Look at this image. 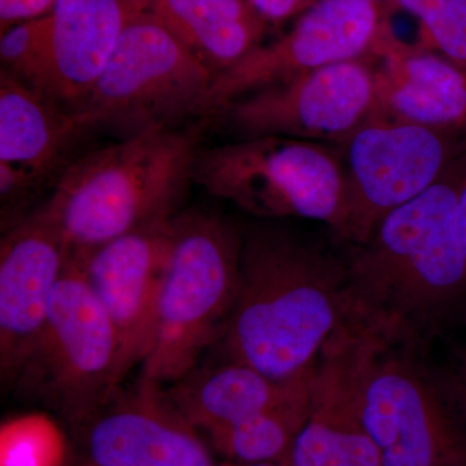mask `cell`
<instances>
[{
	"label": "cell",
	"mask_w": 466,
	"mask_h": 466,
	"mask_svg": "<svg viewBox=\"0 0 466 466\" xmlns=\"http://www.w3.org/2000/svg\"><path fill=\"white\" fill-rule=\"evenodd\" d=\"M64 429L45 412L8 417L0 425V466H70Z\"/></svg>",
	"instance_id": "obj_22"
},
{
	"label": "cell",
	"mask_w": 466,
	"mask_h": 466,
	"mask_svg": "<svg viewBox=\"0 0 466 466\" xmlns=\"http://www.w3.org/2000/svg\"><path fill=\"white\" fill-rule=\"evenodd\" d=\"M376 113L443 133L466 134V72L437 52L400 41L391 25L373 55Z\"/></svg>",
	"instance_id": "obj_16"
},
{
	"label": "cell",
	"mask_w": 466,
	"mask_h": 466,
	"mask_svg": "<svg viewBox=\"0 0 466 466\" xmlns=\"http://www.w3.org/2000/svg\"><path fill=\"white\" fill-rule=\"evenodd\" d=\"M354 334L341 327L314 368L308 421L285 466H382L359 412Z\"/></svg>",
	"instance_id": "obj_15"
},
{
	"label": "cell",
	"mask_w": 466,
	"mask_h": 466,
	"mask_svg": "<svg viewBox=\"0 0 466 466\" xmlns=\"http://www.w3.org/2000/svg\"><path fill=\"white\" fill-rule=\"evenodd\" d=\"M147 11L214 78L262 45L269 26L249 0H150Z\"/></svg>",
	"instance_id": "obj_20"
},
{
	"label": "cell",
	"mask_w": 466,
	"mask_h": 466,
	"mask_svg": "<svg viewBox=\"0 0 466 466\" xmlns=\"http://www.w3.org/2000/svg\"><path fill=\"white\" fill-rule=\"evenodd\" d=\"M57 0H0L2 33L23 21L50 15Z\"/></svg>",
	"instance_id": "obj_26"
},
{
	"label": "cell",
	"mask_w": 466,
	"mask_h": 466,
	"mask_svg": "<svg viewBox=\"0 0 466 466\" xmlns=\"http://www.w3.org/2000/svg\"><path fill=\"white\" fill-rule=\"evenodd\" d=\"M312 377L308 385L283 403L207 435L211 450L223 461L236 464L287 465L294 441L308 421Z\"/></svg>",
	"instance_id": "obj_21"
},
{
	"label": "cell",
	"mask_w": 466,
	"mask_h": 466,
	"mask_svg": "<svg viewBox=\"0 0 466 466\" xmlns=\"http://www.w3.org/2000/svg\"><path fill=\"white\" fill-rule=\"evenodd\" d=\"M150 0H57L51 12L48 97L76 110L103 75L119 39Z\"/></svg>",
	"instance_id": "obj_18"
},
{
	"label": "cell",
	"mask_w": 466,
	"mask_h": 466,
	"mask_svg": "<svg viewBox=\"0 0 466 466\" xmlns=\"http://www.w3.org/2000/svg\"><path fill=\"white\" fill-rule=\"evenodd\" d=\"M350 332L359 412L382 466H466L465 425L415 352Z\"/></svg>",
	"instance_id": "obj_7"
},
{
	"label": "cell",
	"mask_w": 466,
	"mask_h": 466,
	"mask_svg": "<svg viewBox=\"0 0 466 466\" xmlns=\"http://www.w3.org/2000/svg\"><path fill=\"white\" fill-rule=\"evenodd\" d=\"M465 135L370 119L345 148L348 217L341 240L366 241L386 214L431 188L465 152Z\"/></svg>",
	"instance_id": "obj_11"
},
{
	"label": "cell",
	"mask_w": 466,
	"mask_h": 466,
	"mask_svg": "<svg viewBox=\"0 0 466 466\" xmlns=\"http://www.w3.org/2000/svg\"><path fill=\"white\" fill-rule=\"evenodd\" d=\"M218 466H281L275 464H236V462L220 461Z\"/></svg>",
	"instance_id": "obj_29"
},
{
	"label": "cell",
	"mask_w": 466,
	"mask_h": 466,
	"mask_svg": "<svg viewBox=\"0 0 466 466\" xmlns=\"http://www.w3.org/2000/svg\"><path fill=\"white\" fill-rule=\"evenodd\" d=\"M269 25H279L299 17L324 0H249Z\"/></svg>",
	"instance_id": "obj_27"
},
{
	"label": "cell",
	"mask_w": 466,
	"mask_h": 466,
	"mask_svg": "<svg viewBox=\"0 0 466 466\" xmlns=\"http://www.w3.org/2000/svg\"><path fill=\"white\" fill-rule=\"evenodd\" d=\"M372 2L379 3V5H383V7L386 9V5H388L389 0H372Z\"/></svg>",
	"instance_id": "obj_30"
},
{
	"label": "cell",
	"mask_w": 466,
	"mask_h": 466,
	"mask_svg": "<svg viewBox=\"0 0 466 466\" xmlns=\"http://www.w3.org/2000/svg\"><path fill=\"white\" fill-rule=\"evenodd\" d=\"M122 382L115 328L69 257L41 337L15 385L79 426L115 397Z\"/></svg>",
	"instance_id": "obj_8"
},
{
	"label": "cell",
	"mask_w": 466,
	"mask_h": 466,
	"mask_svg": "<svg viewBox=\"0 0 466 466\" xmlns=\"http://www.w3.org/2000/svg\"><path fill=\"white\" fill-rule=\"evenodd\" d=\"M174 238L159 288L155 337L140 379L174 383L219 343L235 303L244 233L208 211L173 219Z\"/></svg>",
	"instance_id": "obj_4"
},
{
	"label": "cell",
	"mask_w": 466,
	"mask_h": 466,
	"mask_svg": "<svg viewBox=\"0 0 466 466\" xmlns=\"http://www.w3.org/2000/svg\"><path fill=\"white\" fill-rule=\"evenodd\" d=\"M372 57L311 70L227 104L205 125H216L233 140L281 137L343 144L376 113Z\"/></svg>",
	"instance_id": "obj_9"
},
{
	"label": "cell",
	"mask_w": 466,
	"mask_h": 466,
	"mask_svg": "<svg viewBox=\"0 0 466 466\" xmlns=\"http://www.w3.org/2000/svg\"><path fill=\"white\" fill-rule=\"evenodd\" d=\"M214 75L148 11L126 26L88 96L75 113L82 128L130 139L196 118Z\"/></svg>",
	"instance_id": "obj_6"
},
{
	"label": "cell",
	"mask_w": 466,
	"mask_h": 466,
	"mask_svg": "<svg viewBox=\"0 0 466 466\" xmlns=\"http://www.w3.org/2000/svg\"><path fill=\"white\" fill-rule=\"evenodd\" d=\"M204 128L202 121L189 130L157 128L79 155L35 210L70 256L168 222L195 183Z\"/></svg>",
	"instance_id": "obj_3"
},
{
	"label": "cell",
	"mask_w": 466,
	"mask_h": 466,
	"mask_svg": "<svg viewBox=\"0 0 466 466\" xmlns=\"http://www.w3.org/2000/svg\"><path fill=\"white\" fill-rule=\"evenodd\" d=\"M345 259L275 226L244 233L225 360L290 381L309 373L345 318Z\"/></svg>",
	"instance_id": "obj_2"
},
{
	"label": "cell",
	"mask_w": 466,
	"mask_h": 466,
	"mask_svg": "<svg viewBox=\"0 0 466 466\" xmlns=\"http://www.w3.org/2000/svg\"><path fill=\"white\" fill-rule=\"evenodd\" d=\"M193 182L256 216L317 220L339 240L345 232V167L324 143L260 137L200 148Z\"/></svg>",
	"instance_id": "obj_5"
},
{
	"label": "cell",
	"mask_w": 466,
	"mask_h": 466,
	"mask_svg": "<svg viewBox=\"0 0 466 466\" xmlns=\"http://www.w3.org/2000/svg\"><path fill=\"white\" fill-rule=\"evenodd\" d=\"M0 61L2 70L48 96L51 14L23 21L5 30L0 38Z\"/></svg>",
	"instance_id": "obj_24"
},
{
	"label": "cell",
	"mask_w": 466,
	"mask_h": 466,
	"mask_svg": "<svg viewBox=\"0 0 466 466\" xmlns=\"http://www.w3.org/2000/svg\"><path fill=\"white\" fill-rule=\"evenodd\" d=\"M458 218L460 236H461L462 248L466 258V170L462 175L461 183L459 187L458 196Z\"/></svg>",
	"instance_id": "obj_28"
},
{
	"label": "cell",
	"mask_w": 466,
	"mask_h": 466,
	"mask_svg": "<svg viewBox=\"0 0 466 466\" xmlns=\"http://www.w3.org/2000/svg\"><path fill=\"white\" fill-rule=\"evenodd\" d=\"M441 392L466 428V349L440 381Z\"/></svg>",
	"instance_id": "obj_25"
},
{
	"label": "cell",
	"mask_w": 466,
	"mask_h": 466,
	"mask_svg": "<svg viewBox=\"0 0 466 466\" xmlns=\"http://www.w3.org/2000/svg\"><path fill=\"white\" fill-rule=\"evenodd\" d=\"M395 11L419 21V45L466 72V0H389L386 12Z\"/></svg>",
	"instance_id": "obj_23"
},
{
	"label": "cell",
	"mask_w": 466,
	"mask_h": 466,
	"mask_svg": "<svg viewBox=\"0 0 466 466\" xmlns=\"http://www.w3.org/2000/svg\"><path fill=\"white\" fill-rule=\"evenodd\" d=\"M390 15L372 0H324L280 38L262 43L211 82L196 118L205 121L227 104L284 84L330 64L373 57Z\"/></svg>",
	"instance_id": "obj_10"
},
{
	"label": "cell",
	"mask_w": 466,
	"mask_h": 466,
	"mask_svg": "<svg viewBox=\"0 0 466 466\" xmlns=\"http://www.w3.org/2000/svg\"><path fill=\"white\" fill-rule=\"evenodd\" d=\"M70 253L54 226L34 210L0 242V372L16 382L45 327Z\"/></svg>",
	"instance_id": "obj_14"
},
{
	"label": "cell",
	"mask_w": 466,
	"mask_h": 466,
	"mask_svg": "<svg viewBox=\"0 0 466 466\" xmlns=\"http://www.w3.org/2000/svg\"><path fill=\"white\" fill-rule=\"evenodd\" d=\"M173 219L70 256L115 328L122 381L142 367L152 348L159 288L173 247Z\"/></svg>",
	"instance_id": "obj_13"
},
{
	"label": "cell",
	"mask_w": 466,
	"mask_h": 466,
	"mask_svg": "<svg viewBox=\"0 0 466 466\" xmlns=\"http://www.w3.org/2000/svg\"><path fill=\"white\" fill-rule=\"evenodd\" d=\"M314 368L299 379L278 381L247 364L225 360L208 370L195 368L167 392L180 413L207 437L289 400L308 385Z\"/></svg>",
	"instance_id": "obj_19"
},
{
	"label": "cell",
	"mask_w": 466,
	"mask_h": 466,
	"mask_svg": "<svg viewBox=\"0 0 466 466\" xmlns=\"http://www.w3.org/2000/svg\"><path fill=\"white\" fill-rule=\"evenodd\" d=\"M465 148H466V134H465Z\"/></svg>",
	"instance_id": "obj_31"
},
{
	"label": "cell",
	"mask_w": 466,
	"mask_h": 466,
	"mask_svg": "<svg viewBox=\"0 0 466 466\" xmlns=\"http://www.w3.org/2000/svg\"><path fill=\"white\" fill-rule=\"evenodd\" d=\"M81 429L73 466H218L216 453L164 386L139 380L116 392Z\"/></svg>",
	"instance_id": "obj_12"
},
{
	"label": "cell",
	"mask_w": 466,
	"mask_h": 466,
	"mask_svg": "<svg viewBox=\"0 0 466 466\" xmlns=\"http://www.w3.org/2000/svg\"><path fill=\"white\" fill-rule=\"evenodd\" d=\"M466 152L416 198L380 220L346 265L343 327L415 352L466 296L459 187Z\"/></svg>",
	"instance_id": "obj_1"
},
{
	"label": "cell",
	"mask_w": 466,
	"mask_h": 466,
	"mask_svg": "<svg viewBox=\"0 0 466 466\" xmlns=\"http://www.w3.org/2000/svg\"><path fill=\"white\" fill-rule=\"evenodd\" d=\"M86 137L72 110L0 70V164L33 198L52 191Z\"/></svg>",
	"instance_id": "obj_17"
}]
</instances>
